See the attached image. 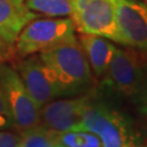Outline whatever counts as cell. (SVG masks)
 <instances>
[{"mask_svg":"<svg viewBox=\"0 0 147 147\" xmlns=\"http://www.w3.org/2000/svg\"><path fill=\"white\" fill-rule=\"evenodd\" d=\"M52 71L61 97H76L94 91L96 77L76 37L39 53Z\"/></svg>","mask_w":147,"mask_h":147,"instance_id":"6da1fadb","label":"cell"},{"mask_svg":"<svg viewBox=\"0 0 147 147\" xmlns=\"http://www.w3.org/2000/svg\"><path fill=\"white\" fill-rule=\"evenodd\" d=\"M75 130L91 131L99 136L103 147H137L139 140L129 119L97 97L93 91L84 115Z\"/></svg>","mask_w":147,"mask_h":147,"instance_id":"7a4b0ae2","label":"cell"},{"mask_svg":"<svg viewBox=\"0 0 147 147\" xmlns=\"http://www.w3.org/2000/svg\"><path fill=\"white\" fill-rule=\"evenodd\" d=\"M75 25L71 18H34L21 31L16 42V59L42 53L44 50L74 38Z\"/></svg>","mask_w":147,"mask_h":147,"instance_id":"3957f363","label":"cell"},{"mask_svg":"<svg viewBox=\"0 0 147 147\" xmlns=\"http://www.w3.org/2000/svg\"><path fill=\"white\" fill-rule=\"evenodd\" d=\"M0 86L10 108L13 129L25 132L39 125V108L15 67L0 63Z\"/></svg>","mask_w":147,"mask_h":147,"instance_id":"277c9868","label":"cell"},{"mask_svg":"<svg viewBox=\"0 0 147 147\" xmlns=\"http://www.w3.org/2000/svg\"><path fill=\"white\" fill-rule=\"evenodd\" d=\"M70 18L80 33L100 36L123 44L113 0H72Z\"/></svg>","mask_w":147,"mask_h":147,"instance_id":"5b68a950","label":"cell"},{"mask_svg":"<svg viewBox=\"0 0 147 147\" xmlns=\"http://www.w3.org/2000/svg\"><path fill=\"white\" fill-rule=\"evenodd\" d=\"M146 59L131 48H115L104 74L103 85L123 98L134 100L137 93Z\"/></svg>","mask_w":147,"mask_h":147,"instance_id":"8992f818","label":"cell"},{"mask_svg":"<svg viewBox=\"0 0 147 147\" xmlns=\"http://www.w3.org/2000/svg\"><path fill=\"white\" fill-rule=\"evenodd\" d=\"M37 17L25 0H0V63L16 60L18 36Z\"/></svg>","mask_w":147,"mask_h":147,"instance_id":"52a82bcc","label":"cell"},{"mask_svg":"<svg viewBox=\"0 0 147 147\" xmlns=\"http://www.w3.org/2000/svg\"><path fill=\"white\" fill-rule=\"evenodd\" d=\"M15 69L28 90L31 97L39 109L61 93L52 71L47 67L39 55H28L21 60H15Z\"/></svg>","mask_w":147,"mask_h":147,"instance_id":"ba28073f","label":"cell"},{"mask_svg":"<svg viewBox=\"0 0 147 147\" xmlns=\"http://www.w3.org/2000/svg\"><path fill=\"white\" fill-rule=\"evenodd\" d=\"M123 45L147 52V5L144 0H113Z\"/></svg>","mask_w":147,"mask_h":147,"instance_id":"9c48e42d","label":"cell"},{"mask_svg":"<svg viewBox=\"0 0 147 147\" xmlns=\"http://www.w3.org/2000/svg\"><path fill=\"white\" fill-rule=\"evenodd\" d=\"M91 93L65 97L43 105L39 109V125L54 132L75 130L82 119Z\"/></svg>","mask_w":147,"mask_h":147,"instance_id":"30bf717a","label":"cell"},{"mask_svg":"<svg viewBox=\"0 0 147 147\" xmlns=\"http://www.w3.org/2000/svg\"><path fill=\"white\" fill-rule=\"evenodd\" d=\"M79 42L90 63L91 70L96 79H102L107 72L109 63L112 60L115 45L110 43L108 38L96 34L80 33Z\"/></svg>","mask_w":147,"mask_h":147,"instance_id":"8fae6325","label":"cell"},{"mask_svg":"<svg viewBox=\"0 0 147 147\" xmlns=\"http://www.w3.org/2000/svg\"><path fill=\"white\" fill-rule=\"evenodd\" d=\"M30 10L48 17H66L71 15L72 0H25Z\"/></svg>","mask_w":147,"mask_h":147,"instance_id":"7c38bea8","label":"cell"},{"mask_svg":"<svg viewBox=\"0 0 147 147\" xmlns=\"http://www.w3.org/2000/svg\"><path fill=\"white\" fill-rule=\"evenodd\" d=\"M20 147H65L58 139V132L38 125L28 131L21 132Z\"/></svg>","mask_w":147,"mask_h":147,"instance_id":"4fadbf2b","label":"cell"},{"mask_svg":"<svg viewBox=\"0 0 147 147\" xmlns=\"http://www.w3.org/2000/svg\"><path fill=\"white\" fill-rule=\"evenodd\" d=\"M58 139L65 147H103L99 136L91 131L71 130L58 132Z\"/></svg>","mask_w":147,"mask_h":147,"instance_id":"5bb4252c","label":"cell"},{"mask_svg":"<svg viewBox=\"0 0 147 147\" xmlns=\"http://www.w3.org/2000/svg\"><path fill=\"white\" fill-rule=\"evenodd\" d=\"M132 103H135L141 119L147 125V61L145 63L140 86H139V90H137V93L135 96L134 100H132Z\"/></svg>","mask_w":147,"mask_h":147,"instance_id":"9a60e30c","label":"cell"},{"mask_svg":"<svg viewBox=\"0 0 147 147\" xmlns=\"http://www.w3.org/2000/svg\"><path fill=\"white\" fill-rule=\"evenodd\" d=\"M6 129H13V121L6 97L0 86V130H6Z\"/></svg>","mask_w":147,"mask_h":147,"instance_id":"2e32d148","label":"cell"},{"mask_svg":"<svg viewBox=\"0 0 147 147\" xmlns=\"http://www.w3.org/2000/svg\"><path fill=\"white\" fill-rule=\"evenodd\" d=\"M21 134L18 131L12 132L9 129L0 130V147H20Z\"/></svg>","mask_w":147,"mask_h":147,"instance_id":"e0dca14e","label":"cell"},{"mask_svg":"<svg viewBox=\"0 0 147 147\" xmlns=\"http://www.w3.org/2000/svg\"><path fill=\"white\" fill-rule=\"evenodd\" d=\"M144 1H145V4H146V5H147V0H144Z\"/></svg>","mask_w":147,"mask_h":147,"instance_id":"ac0fdd59","label":"cell"},{"mask_svg":"<svg viewBox=\"0 0 147 147\" xmlns=\"http://www.w3.org/2000/svg\"><path fill=\"white\" fill-rule=\"evenodd\" d=\"M137 147H147V146H137Z\"/></svg>","mask_w":147,"mask_h":147,"instance_id":"d6986e66","label":"cell"}]
</instances>
